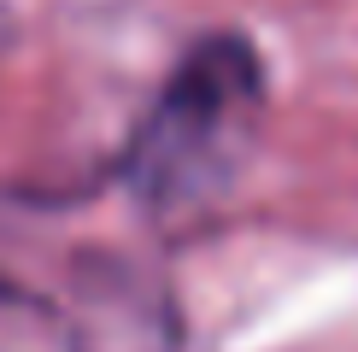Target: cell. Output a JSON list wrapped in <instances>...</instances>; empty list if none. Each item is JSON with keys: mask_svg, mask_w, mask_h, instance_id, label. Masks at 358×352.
<instances>
[{"mask_svg": "<svg viewBox=\"0 0 358 352\" xmlns=\"http://www.w3.org/2000/svg\"><path fill=\"white\" fill-rule=\"evenodd\" d=\"M259 106V77L241 41H212L165 88L136 135V182L153 205H188L235 165V141Z\"/></svg>", "mask_w": 358, "mask_h": 352, "instance_id": "obj_1", "label": "cell"}]
</instances>
